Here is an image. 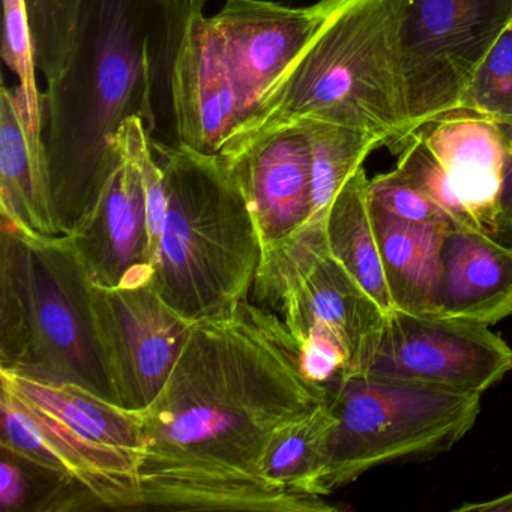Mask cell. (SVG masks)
<instances>
[{
    "instance_id": "cell-1",
    "label": "cell",
    "mask_w": 512,
    "mask_h": 512,
    "mask_svg": "<svg viewBox=\"0 0 512 512\" xmlns=\"http://www.w3.org/2000/svg\"><path fill=\"white\" fill-rule=\"evenodd\" d=\"M328 400L277 314L251 299L194 323L166 385L142 410V509L332 512L263 478L272 434Z\"/></svg>"
},
{
    "instance_id": "cell-2",
    "label": "cell",
    "mask_w": 512,
    "mask_h": 512,
    "mask_svg": "<svg viewBox=\"0 0 512 512\" xmlns=\"http://www.w3.org/2000/svg\"><path fill=\"white\" fill-rule=\"evenodd\" d=\"M191 0H83L70 61L47 83L44 149L62 236L88 220L122 163L118 133L142 119L152 145H179L172 71Z\"/></svg>"
},
{
    "instance_id": "cell-3",
    "label": "cell",
    "mask_w": 512,
    "mask_h": 512,
    "mask_svg": "<svg viewBox=\"0 0 512 512\" xmlns=\"http://www.w3.org/2000/svg\"><path fill=\"white\" fill-rule=\"evenodd\" d=\"M152 149L167 197L152 286L190 322L226 316L250 299L262 257L247 200L221 155L182 145Z\"/></svg>"
},
{
    "instance_id": "cell-4",
    "label": "cell",
    "mask_w": 512,
    "mask_h": 512,
    "mask_svg": "<svg viewBox=\"0 0 512 512\" xmlns=\"http://www.w3.org/2000/svg\"><path fill=\"white\" fill-rule=\"evenodd\" d=\"M299 121L367 131L400 154L409 139L394 0L344 5L226 145Z\"/></svg>"
},
{
    "instance_id": "cell-5",
    "label": "cell",
    "mask_w": 512,
    "mask_h": 512,
    "mask_svg": "<svg viewBox=\"0 0 512 512\" xmlns=\"http://www.w3.org/2000/svg\"><path fill=\"white\" fill-rule=\"evenodd\" d=\"M0 370L74 383L118 403L95 337L91 280L68 236L29 232L2 215Z\"/></svg>"
},
{
    "instance_id": "cell-6",
    "label": "cell",
    "mask_w": 512,
    "mask_h": 512,
    "mask_svg": "<svg viewBox=\"0 0 512 512\" xmlns=\"http://www.w3.org/2000/svg\"><path fill=\"white\" fill-rule=\"evenodd\" d=\"M326 401L335 424L317 488L322 497L376 467L449 451L481 412L479 394L365 374L338 377Z\"/></svg>"
},
{
    "instance_id": "cell-7",
    "label": "cell",
    "mask_w": 512,
    "mask_h": 512,
    "mask_svg": "<svg viewBox=\"0 0 512 512\" xmlns=\"http://www.w3.org/2000/svg\"><path fill=\"white\" fill-rule=\"evenodd\" d=\"M251 295L299 346L314 335L337 340L349 356L341 376L362 373L388 317L332 256L325 220L308 221L262 251Z\"/></svg>"
},
{
    "instance_id": "cell-8",
    "label": "cell",
    "mask_w": 512,
    "mask_h": 512,
    "mask_svg": "<svg viewBox=\"0 0 512 512\" xmlns=\"http://www.w3.org/2000/svg\"><path fill=\"white\" fill-rule=\"evenodd\" d=\"M407 139L460 110L476 68L512 22V0H394Z\"/></svg>"
},
{
    "instance_id": "cell-9",
    "label": "cell",
    "mask_w": 512,
    "mask_h": 512,
    "mask_svg": "<svg viewBox=\"0 0 512 512\" xmlns=\"http://www.w3.org/2000/svg\"><path fill=\"white\" fill-rule=\"evenodd\" d=\"M512 371V347L490 326L394 310L362 373L482 395Z\"/></svg>"
},
{
    "instance_id": "cell-10",
    "label": "cell",
    "mask_w": 512,
    "mask_h": 512,
    "mask_svg": "<svg viewBox=\"0 0 512 512\" xmlns=\"http://www.w3.org/2000/svg\"><path fill=\"white\" fill-rule=\"evenodd\" d=\"M95 337L119 406L142 412L166 385L194 323L173 310L152 281L91 283Z\"/></svg>"
},
{
    "instance_id": "cell-11",
    "label": "cell",
    "mask_w": 512,
    "mask_h": 512,
    "mask_svg": "<svg viewBox=\"0 0 512 512\" xmlns=\"http://www.w3.org/2000/svg\"><path fill=\"white\" fill-rule=\"evenodd\" d=\"M0 448L74 476L113 511H139L142 455L91 442L52 413L2 386Z\"/></svg>"
},
{
    "instance_id": "cell-12",
    "label": "cell",
    "mask_w": 512,
    "mask_h": 512,
    "mask_svg": "<svg viewBox=\"0 0 512 512\" xmlns=\"http://www.w3.org/2000/svg\"><path fill=\"white\" fill-rule=\"evenodd\" d=\"M206 0H191L172 71L179 145L218 155L247 121V109L223 38Z\"/></svg>"
},
{
    "instance_id": "cell-13",
    "label": "cell",
    "mask_w": 512,
    "mask_h": 512,
    "mask_svg": "<svg viewBox=\"0 0 512 512\" xmlns=\"http://www.w3.org/2000/svg\"><path fill=\"white\" fill-rule=\"evenodd\" d=\"M349 2L319 0L293 8L271 0H224L223 8L211 17L226 46L247 119Z\"/></svg>"
},
{
    "instance_id": "cell-14",
    "label": "cell",
    "mask_w": 512,
    "mask_h": 512,
    "mask_svg": "<svg viewBox=\"0 0 512 512\" xmlns=\"http://www.w3.org/2000/svg\"><path fill=\"white\" fill-rule=\"evenodd\" d=\"M218 155L247 200L262 251L310 221L313 170L310 143L301 125L229 143Z\"/></svg>"
},
{
    "instance_id": "cell-15",
    "label": "cell",
    "mask_w": 512,
    "mask_h": 512,
    "mask_svg": "<svg viewBox=\"0 0 512 512\" xmlns=\"http://www.w3.org/2000/svg\"><path fill=\"white\" fill-rule=\"evenodd\" d=\"M122 157L88 220L68 236L89 280L101 287L139 286L154 274L142 173Z\"/></svg>"
},
{
    "instance_id": "cell-16",
    "label": "cell",
    "mask_w": 512,
    "mask_h": 512,
    "mask_svg": "<svg viewBox=\"0 0 512 512\" xmlns=\"http://www.w3.org/2000/svg\"><path fill=\"white\" fill-rule=\"evenodd\" d=\"M449 184L478 229L493 235L509 152V128L455 112L421 128Z\"/></svg>"
},
{
    "instance_id": "cell-17",
    "label": "cell",
    "mask_w": 512,
    "mask_h": 512,
    "mask_svg": "<svg viewBox=\"0 0 512 512\" xmlns=\"http://www.w3.org/2000/svg\"><path fill=\"white\" fill-rule=\"evenodd\" d=\"M431 314L485 326L512 316V248L476 227H449Z\"/></svg>"
},
{
    "instance_id": "cell-18",
    "label": "cell",
    "mask_w": 512,
    "mask_h": 512,
    "mask_svg": "<svg viewBox=\"0 0 512 512\" xmlns=\"http://www.w3.org/2000/svg\"><path fill=\"white\" fill-rule=\"evenodd\" d=\"M0 215L23 229L62 236L53 214L44 137L31 133L19 88L0 91Z\"/></svg>"
},
{
    "instance_id": "cell-19",
    "label": "cell",
    "mask_w": 512,
    "mask_h": 512,
    "mask_svg": "<svg viewBox=\"0 0 512 512\" xmlns=\"http://www.w3.org/2000/svg\"><path fill=\"white\" fill-rule=\"evenodd\" d=\"M371 209L395 307L409 313H433L440 251L454 224L412 223L377 206Z\"/></svg>"
},
{
    "instance_id": "cell-20",
    "label": "cell",
    "mask_w": 512,
    "mask_h": 512,
    "mask_svg": "<svg viewBox=\"0 0 512 512\" xmlns=\"http://www.w3.org/2000/svg\"><path fill=\"white\" fill-rule=\"evenodd\" d=\"M0 385L52 413L91 442L142 455V412L125 409L74 383H47L0 370Z\"/></svg>"
},
{
    "instance_id": "cell-21",
    "label": "cell",
    "mask_w": 512,
    "mask_h": 512,
    "mask_svg": "<svg viewBox=\"0 0 512 512\" xmlns=\"http://www.w3.org/2000/svg\"><path fill=\"white\" fill-rule=\"evenodd\" d=\"M368 181L361 167L341 188L326 214V242L335 260L389 316L397 307L374 226Z\"/></svg>"
},
{
    "instance_id": "cell-22",
    "label": "cell",
    "mask_w": 512,
    "mask_h": 512,
    "mask_svg": "<svg viewBox=\"0 0 512 512\" xmlns=\"http://www.w3.org/2000/svg\"><path fill=\"white\" fill-rule=\"evenodd\" d=\"M335 424L328 401L272 434L260 461L266 481L304 496H319L326 448Z\"/></svg>"
},
{
    "instance_id": "cell-23",
    "label": "cell",
    "mask_w": 512,
    "mask_h": 512,
    "mask_svg": "<svg viewBox=\"0 0 512 512\" xmlns=\"http://www.w3.org/2000/svg\"><path fill=\"white\" fill-rule=\"evenodd\" d=\"M0 503L5 512L104 511L83 482L0 448Z\"/></svg>"
},
{
    "instance_id": "cell-24",
    "label": "cell",
    "mask_w": 512,
    "mask_h": 512,
    "mask_svg": "<svg viewBox=\"0 0 512 512\" xmlns=\"http://www.w3.org/2000/svg\"><path fill=\"white\" fill-rule=\"evenodd\" d=\"M310 143L313 170V215L323 221L335 197L361 169L374 149L385 146L382 137L367 131L322 121H299Z\"/></svg>"
},
{
    "instance_id": "cell-25",
    "label": "cell",
    "mask_w": 512,
    "mask_h": 512,
    "mask_svg": "<svg viewBox=\"0 0 512 512\" xmlns=\"http://www.w3.org/2000/svg\"><path fill=\"white\" fill-rule=\"evenodd\" d=\"M83 0H26L35 64L46 83L61 76L70 61Z\"/></svg>"
},
{
    "instance_id": "cell-26",
    "label": "cell",
    "mask_w": 512,
    "mask_h": 512,
    "mask_svg": "<svg viewBox=\"0 0 512 512\" xmlns=\"http://www.w3.org/2000/svg\"><path fill=\"white\" fill-rule=\"evenodd\" d=\"M4 4V40L2 59L19 79L29 130L44 137V98L38 89L34 40L26 0H2Z\"/></svg>"
},
{
    "instance_id": "cell-27",
    "label": "cell",
    "mask_w": 512,
    "mask_h": 512,
    "mask_svg": "<svg viewBox=\"0 0 512 512\" xmlns=\"http://www.w3.org/2000/svg\"><path fill=\"white\" fill-rule=\"evenodd\" d=\"M458 112L512 128V22L476 68Z\"/></svg>"
},
{
    "instance_id": "cell-28",
    "label": "cell",
    "mask_w": 512,
    "mask_h": 512,
    "mask_svg": "<svg viewBox=\"0 0 512 512\" xmlns=\"http://www.w3.org/2000/svg\"><path fill=\"white\" fill-rule=\"evenodd\" d=\"M395 169L409 179L416 188L425 196L430 197L458 227H476L464 206L452 191L448 175L440 166L433 152L424 142V137L419 131L407 140L406 145L400 151ZM478 229V227H476Z\"/></svg>"
},
{
    "instance_id": "cell-29",
    "label": "cell",
    "mask_w": 512,
    "mask_h": 512,
    "mask_svg": "<svg viewBox=\"0 0 512 512\" xmlns=\"http://www.w3.org/2000/svg\"><path fill=\"white\" fill-rule=\"evenodd\" d=\"M371 205L412 223H452L451 218L397 169L368 181ZM455 226V224H454Z\"/></svg>"
},
{
    "instance_id": "cell-30",
    "label": "cell",
    "mask_w": 512,
    "mask_h": 512,
    "mask_svg": "<svg viewBox=\"0 0 512 512\" xmlns=\"http://www.w3.org/2000/svg\"><path fill=\"white\" fill-rule=\"evenodd\" d=\"M509 152L506 160L505 178H503L502 194H500L499 214L496 229L491 236L512 248V128H509Z\"/></svg>"
},
{
    "instance_id": "cell-31",
    "label": "cell",
    "mask_w": 512,
    "mask_h": 512,
    "mask_svg": "<svg viewBox=\"0 0 512 512\" xmlns=\"http://www.w3.org/2000/svg\"><path fill=\"white\" fill-rule=\"evenodd\" d=\"M458 512H512V491L482 502H469L455 508Z\"/></svg>"
}]
</instances>
